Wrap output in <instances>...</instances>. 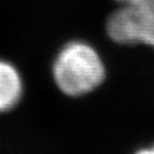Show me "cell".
<instances>
[{
  "label": "cell",
  "instance_id": "6da1fadb",
  "mask_svg": "<svg viewBox=\"0 0 154 154\" xmlns=\"http://www.w3.org/2000/svg\"><path fill=\"white\" fill-rule=\"evenodd\" d=\"M53 74L63 93L69 96H81L103 82L105 67L98 53L90 45L73 41L57 55Z\"/></svg>",
  "mask_w": 154,
  "mask_h": 154
},
{
  "label": "cell",
  "instance_id": "7a4b0ae2",
  "mask_svg": "<svg viewBox=\"0 0 154 154\" xmlns=\"http://www.w3.org/2000/svg\"><path fill=\"white\" fill-rule=\"evenodd\" d=\"M116 1L121 7L107 20L109 37L118 44H145L154 48V0Z\"/></svg>",
  "mask_w": 154,
  "mask_h": 154
},
{
  "label": "cell",
  "instance_id": "3957f363",
  "mask_svg": "<svg viewBox=\"0 0 154 154\" xmlns=\"http://www.w3.org/2000/svg\"><path fill=\"white\" fill-rule=\"evenodd\" d=\"M22 79L11 63L0 60V112L11 110L22 96Z\"/></svg>",
  "mask_w": 154,
  "mask_h": 154
},
{
  "label": "cell",
  "instance_id": "277c9868",
  "mask_svg": "<svg viewBox=\"0 0 154 154\" xmlns=\"http://www.w3.org/2000/svg\"><path fill=\"white\" fill-rule=\"evenodd\" d=\"M136 154H154V146L152 147H146V149H139Z\"/></svg>",
  "mask_w": 154,
  "mask_h": 154
}]
</instances>
